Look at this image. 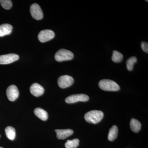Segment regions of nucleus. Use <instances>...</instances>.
<instances>
[{
	"label": "nucleus",
	"instance_id": "f257e3e1",
	"mask_svg": "<svg viewBox=\"0 0 148 148\" xmlns=\"http://www.w3.org/2000/svg\"><path fill=\"white\" fill-rule=\"evenodd\" d=\"M104 116L103 112L99 110H92L88 112L84 116V119L89 123L96 124L101 121Z\"/></svg>",
	"mask_w": 148,
	"mask_h": 148
},
{
	"label": "nucleus",
	"instance_id": "f03ea898",
	"mask_svg": "<svg viewBox=\"0 0 148 148\" xmlns=\"http://www.w3.org/2000/svg\"><path fill=\"white\" fill-rule=\"evenodd\" d=\"M99 86L101 89L106 91H118L120 86L116 82L110 79H103L99 82Z\"/></svg>",
	"mask_w": 148,
	"mask_h": 148
},
{
	"label": "nucleus",
	"instance_id": "7ed1b4c3",
	"mask_svg": "<svg viewBox=\"0 0 148 148\" xmlns=\"http://www.w3.org/2000/svg\"><path fill=\"white\" fill-rule=\"evenodd\" d=\"M54 57L55 60L58 62L69 61L73 58L74 54L70 51L63 49L57 51Z\"/></svg>",
	"mask_w": 148,
	"mask_h": 148
},
{
	"label": "nucleus",
	"instance_id": "20e7f679",
	"mask_svg": "<svg viewBox=\"0 0 148 148\" xmlns=\"http://www.w3.org/2000/svg\"><path fill=\"white\" fill-rule=\"evenodd\" d=\"M88 96L84 94H75L70 95L66 98L65 101L66 103L71 104L78 102H86L89 100Z\"/></svg>",
	"mask_w": 148,
	"mask_h": 148
},
{
	"label": "nucleus",
	"instance_id": "39448f33",
	"mask_svg": "<svg viewBox=\"0 0 148 148\" xmlns=\"http://www.w3.org/2000/svg\"><path fill=\"white\" fill-rule=\"evenodd\" d=\"M73 78L68 75H64L59 77L58 79V86L61 88H65L71 86L73 84Z\"/></svg>",
	"mask_w": 148,
	"mask_h": 148
},
{
	"label": "nucleus",
	"instance_id": "423d86ee",
	"mask_svg": "<svg viewBox=\"0 0 148 148\" xmlns=\"http://www.w3.org/2000/svg\"><path fill=\"white\" fill-rule=\"evenodd\" d=\"M55 36V34L52 30L46 29L40 32L38 38L40 42H45L52 39Z\"/></svg>",
	"mask_w": 148,
	"mask_h": 148
},
{
	"label": "nucleus",
	"instance_id": "0eeeda50",
	"mask_svg": "<svg viewBox=\"0 0 148 148\" xmlns=\"http://www.w3.org/2000/svg\"><path fill=\"white\" fill-rule=\"evenodd\" d=\"M30 13L33 18L37 20L42 19L43 13L41 8L37 3L33 4L30 7Z\"/></svg>",
	"mask_w": 148,
	"mask_h": 148
},
{
	"label": "nucleus",
	"instance_id": "6e6552de",
	"mask_svg": "<svg viewBox=\"0 0 148 148\" xmlns=\"http://www.w3.org/2000/svg\"><path fill=\"white\" fill-rule=\"evenodd\" d=\"M19 59V56L15 53H9L0 56V64L6 65L13 63Z\"/></svg>",
	"mask_w": 148,
	"mask_h": 148
},
{
	"label": "nucleus",
	"instance_id": "1a4fd4ad",
	"mask_svg": "<svg viewBox=\"0 0 148 148\" xmlns=\"http://www.w3.org/2000/svg\"><path fill=\"white\" fill-rule=\"evenodd\" d=\"M6 94L9 101H15L18 98L19 95V91L18 88L14 85H12L7 89Z\"/></svg>",
	"mask_w": 148,
	"mask_h": 148
},
{
	"label": "nucleus",
	"instance_id": "9d476101",
	"mask_svg": "<svg viewBox=\"0 0 148 148\" xmlns=\"http://www.w3.org/2000/svg\"><path fill=\"white\" fill-rule=\"evenodd\" d=\"M44 88L38 83H34L30 87V92L36 97H39L44 92Z\"/></svg>",
	"mask_w": 148,
	"mask_h": 148
},
{
	"label": "nucleus",
	"instance_id": "9b49d317",
	"mask_svg": "<svg viewBox=\"0 0 148 148\" xmlns=\"http://www.w3.org/2000/svg\"><path fill=\"white\" fill-rule=\"evenodd\" d=\"M55 131L57 138L59 140H64L73 133V131L71 129H57Z\"/></svg>",
	"mask_w": 148,
	"mask_h": 148
},
{
	"label": "nucleus",
	"instance_id": "f8f14e48",
	"mask_svg": "<svg viewBox=\"0 0 148 148\" xmlns=\"http://www.w3.org/2000/svg\"><path fill=\"white\" fill-rule=\"evenodd\" d=\"M12 30V27L10 24H5L0 25V37L10 34Z\"/></svg>",
	"mask_w": 148,
	"mask_h": 148
},
{
	"label": "nucleus",
	"instance_id": "ddd939ff",
	"mask_svg": "<svg viewBox=\"0 0 148 148\" xmlns=\"http://www.w3.org/2000/svg\"><path fill=\"white\" fill-rule=\"evenodd\" d=\"M35 114L42 120L45 121L48 119V114L46 111L40 108H37L34 110Z\"/></svg>",
	"mask_w": 148,
	"mask_h": 148
},
{
	"label": "nucleus",
	"instance_id": "4468645a",
	"mask_svg": "<svg viewBox=\"0 0 148 148\" xmlns=\"http://www.w3.org/2000/svg\"><path fill=\"white\" fill-rule=\"evenodd\" d=\"M130 127L133 132H138L141 129V123L138 120L132 119L130 122Z\"/></svg>",
	"mask_w": 148,
	"mask_h": 148
},
{
	"label": "nucleus",
	"instance_id": "2eb2a0df",
	"mask_svg": "<svg viewBox=\"0 0 148 148\" xmlns=\"http://www.w3.org/2000/svg\"><path fill=\"white\" fill-rule=\"evenodd\" d=\"M118 129L116 125H113L111 127L109 131L108 139L109 141H112L116 139L117 137Z\"/></svg>",
	"mask_w": 148,
	"mask_h": 148
},
{
	"label": "nucleus",
	"instance_id": "dca6fc26",
	"mask_svg": "<svg viewBox=\"0 0 148 148\" xmlns=\"http://www.w3.org/2000/svg\"><path fill=\"white\" fill-rule=\"evenodd\" d=\"M5 132L7 137L9 140H14L16 137V131L14 128L12 126H8L5 128Z\"/></svg>",
	"mask_w": 148,
	"mask_h": 148
},
{
	"label": "nucleus",
	"instance_id": "f3484780",
	"mask_svg": "<svg viewBox=\"0 0 148 148\" xmlns=\"http://www.w3.org/2000/svg\"><path fill=\"white\" fill-rule=\"evenodd\" d=\"M79 140L78 139H75L73 140H69L65 143L66 148H76L79 145Z\"/></svg>",
	"mask_w": 148,
	"mask_h": 148
},
{
	"label": "nucleus",
	"instance_id": "a211bd4d",
	"mask_svg": "<svg viewBox=\"0 0 148 148\" xmlns=\"http://www.w3.org/2000/svg\"><path fill=\"white\" fill-rule=\"evenodd\" d=\"M137 58L135 56H132L128 58L126 61V68L127 70L131 71L133 70L134 64L137 63Z\"/></svg>",
	"mask_w": 148,
	"mask_h": 148
},
{
	"label": "nucleus",
	"instance_id": "6ab92c4d",
	"mask_svg": "<svg viewBox=\"0 0 148 148\" xmlns=\"http://www.w3.org/2000/svg\"><path fill=\"white\" fill-rule=\"evenodd\" d=\"M112 58V61L115 63H119L122 61L123 55L117 51H113Z\"/></svg>",
	"mask_w": 148,
	"mask_h": 148
},
{
	"label": "nucleus",
	"instance_id": "aec40b11",
	"mask_svg": "<svg viewBox=\"0 0 148 148\" xmlns=\"http://www.w3.org/2000/svg\"><path fill=\"white\" fill-rule=\"evenodd\" d=\"M0 4L3 8L6 10H9L12 6V3L10 0H0Z\"/></svg>",
	"mask_w": 148,
	"mask_h": 148
},
{
	"label": "nucleus",
	"instance_id": "412c9836",
	"mask_svg": "<svg viewBox=\"0 0 148 148\" xmlns=\"http://www.w3.org/2000/svg\"><path fill=\"white\" fill-rule=\"evenodd\" d=\"M141 47L143 51L146 53H148V43L146 42H142L141 43Z\"/></svg>",
	"mask_w": 148,
	"mask_h": 148
},
{
	"label": "nucleus",
	"instance_id": "4be33fe9",
	"mask_svg": "<svg viewBox=\"0 0 148 148\" xmlns=\"http://www.w3.org/2000/svg\"><path fill=\"white\" fill-rule=\"evenodd\" d=\"M0 148H3L2 147H0Z\"/></svg>",
	"mask_w": 148,
	"mask_h": 148
},
{
	"label": "nucleus",
	"instance_id": "5701e85b",
	"mask_svg": "<svg viewBox=\"0 0 148 148\" xmlns=\"http://www.w3.org/2000/svg\"><path fill=\"white\" fill-rule=\"evenodd\" d=\"M0 137H1V135H0Z\"/></svg>",
	"mask_w": 148,
	"mask_h": 148
}]
</instances>
